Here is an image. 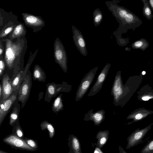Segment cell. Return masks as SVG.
<instances>
[{
	"label": "cell",
	"mask_w": 153,
	"mask_h": 153,
	"mask_svg": "<svg viewBox=\"0 0 153 153\" xmlns=\"http://www.w3.org/2000/svg\"><path fill=\"white\" fill-rule=\"evenodd\" d=\"M3 71L0 68V76H2L3 74Z\"/></svg>",
	"instance_id": "cell-35"
},
{
	"label": "cell",
	"mask_w": 153,
	"mask_h": 153,
	"mask_svg": "<svg viewBox=\"0 0 153 153\" xmlns=\"http://www.w3.org/2000/svg\"><path fill=\"white\" fill-rule=\"evenodd\" d=\"M93 22L95 26L99 25L102 22L103 15L99 8L95 9L93 13Z\"/></svg>",
	"instance_id": "cell-19"
},
{
	"label": "cell",
	"mask_w": 153,
	"mask_h": 153,
	"mask_svg": "<svg viewBox=\"0 0 153 153\" xmlns=\"http://www.w3.org/2000/svg\"><path fill=\"white\" fill-rule=\"evenodd\" d=\"M141 153H153V139L149 141L141 150Z\"/></svg>",
	"instance_id": "cell-22"
},
{
	"label": "cell",
	"mask_w": 153,
	"mask_h": 153,
	"mask_svg": "<svg viewBox=\"0 0 153 153\" xmlns=\"http://www.w3.org/2000/svg\"><path fill=\"white\" fill-rule=\"evenodd\" d=\"M72 146L74 151L76 153L80 151L79 143L77 139L75 137H73L72 140Z\"/></svg>",
	"instance_id": "cell-23"
},
{
	"label": "cell",
	"mask_w": 153,
	"mask_h": 153,
	"mask_svg": "<svg viewBox=\"0 0 153 153\" xmlns=\"http://www.w3.org/2000/svg\"><path fill=\"white\" fill-rule=\"evenodd\" d=\"M33 76L34 80L39 82H45L46 79L45 73L41 66L36 65L33 68Z\"/></svg>",
	"instance_id": "cell-14"
},
{
	"label": "cell",
	"mask_w": 153,
	"mask_h": 153,
	"mask_svg": "<svg viewBox=\"0 0 153 153\" xmlns=\"http://www.w3.org/2000/svg\"><path fill=\"white\" fill-rule=\"evenodd\" d=\"M108 5L109 10L113 15L119 19L123 25L131 28L139 26L142 23V21L137 16L126 8L117 4H112L111 2Z\"/></svg>",
	"instance_id": "cell-1"
},
{
	"label": "cell",
	"mask_w": 153,
	"mask_h": 153,
	"mask_svg": "<svg viewBox=\"0 0 153 153\" xmlns=\"http://www.w3.org/2000/svg\"><path fill=\"white\" fill-rule=\"evenodd\" d=\"M18 91L13 92L7 99L0 100V124L16 100Z\"/></svg>",
	"instance_id": "cell-9"
},
{
	"label": "cell",
	"mask_w": 153,
	"mask_h": 153,
	"mask_svg": "<svg viewBox=\"0 0 153 153\" xmlns=\"http://www.w3.org/2000/svg\"><path fill=\"white\" fill-rule=\"evenodd\" d=\"M146 74V72H145V71H143L142 72V74H143V75H144V74Z\"/></svg>",
	"instance_id": "cell-37"
},
{
	"label": "cell",
	"mask_w": 153,
	"mask_h": 153,
	"mask_svg": "<svg viewBox=\"0 0 153 153\" xmlns=\"http://www.w3.org/2000/svg\"><path fill=\"white\" fill-rule=\"evenodd\" d=\"M22 15L25 25L33 28V32H39L45 25V22L40 16L27 13H23Z\"/></svg>",
	"instance_id": "cell-6"
},
{
	"label": "cell",
	"mask_w": 153,
	"mask_h": 153,
	"mask_svg": "<svg viewBox=\"0 0 153 153\" xmlns=\"http://www.w3.org/2000/svg\"><path fill=\"white\" fill-rule=\"evenodd\" d=\"M16 133L18 135L19 137H22V136L23 134L22 131L19 129H18Z\"/></svg>",
	"instance_id": "cell-30"
},
{
	"label": "cell",
	"mask_w": 153,
	"mask_h": 153,
	"mask_svg": "<svg viewBox=\"0 0 153 153\" xmlns=\"http://www.w3.org/2000/svg\"><path fill=\"white\" fill-rule=\"evenodd\" d=\"M1 89V98L0 100L7 99L11 95L13 92L11 79L7 74L3 76Z\"/></svg>",
	"instance_id": "cell-10"
},
{
	"label": "cell",
	"mask_w": 153,
	"mask_h": 153,
	"mask_svg": "<svg viewBox=\"0 0 153 153\" xmlns=\"http://www.w3.org/2000/svg\"><path fill=\"white\" fill-rule=\"evenodd\" d=\"M2 96V89H1V84H0V100H1V97Z\"/></svg>",
	"instance_id": "cell-34"
},
{
	"label": "cell",
	"mask_w": 153,
	"mask_h": 153,
	"mask_svg": "<svg viewBox=\"0 0 153 153\" xmlns=\"http://www.w3.org/2000/svg\"><path fill=\"white\" fill-rule=\"evenodd\" d=\"M119 153H127L120 146H119Z\"/></svg>",
	"instance_id": "cell-28"
},
{
	"label": "cell",
	"mask_w": 153,
	"mask_h": 153,
	"mask_svg": "<svg viewBox=\"0 0 153 153\" xmlns=\"http://www.w3.org/2000/svg\"><path fill=\"white\" fill-rule=\"evenodd\" d=\"M27 144L32 148H35L36 147V145L35 142L31 140H29L27 141Z\"/></svg>",
	"instance_id": "cell-24"
},
{
	"label": "cell",
	"mask_w": 153,
	"mask_h": 153,
	"mask_svg": "<svg viewBox=\"0 0 153 153\" xmlns=\"http://www.w3.org/2000/svg\"><path fill=\"white\" fill-rule=\"evenodd\" d=\"M143 117V116L141 114H138L135 117V120H138L141 119Z\"/></svg>",
	"instance_id": "cell-26"
},
{
	"label": "cell",
	"mask_w": 153,
	"mask_h": 153,
	"mask_svg": "<svg viewBox=\"0 0 153 153\" xmlns=\"http://www.w3.org/2000/svg\"><path fill=\"white\" fill-rule=\"evenodd\" d=\"M143 4V14L144 17L149 20L152 19L153 16L152 10L149 6L148 1L147 0H141Z\"/></svg>",
	"instance_id": "cell-18"
},
{
	"label": "cell",
	"mask_w": 153,
	"mask_h": 153,
	"mask_svg": "<svg viewBox=\"0 0 153 153\" xmlns=\"http://www.w3.org/2000/svg\"><path fill=\"white\" fill-rule=\"evenodd\" d=\"M94 153H103V152L100 149L96 147L95 149Z\"/></svg>",
	"instance_id": "cell-31"
},
{
	"label": "cell",
	"mask_w": 153,
	"mask_h": 153,
	"mask_svg": "<svg viewBox=\"0 0 153 153\" xmlns=\"http://www.w3.org/2000/svg\"><path fill=\"white\" fill-rule=\"evenodd\" d=\"M53 55L55 62L59 65L65 73H66L68 71L66 52L62 43L57 37L54 43Z\"/></svg>",
	"instance_id": "cell-2"
},
{
	"label": "cell",
	"mask_w": 153,
	"mask_h": 153,
	"mask_svg": "<svg viewBox=\"0 0 153 153\" xmlns=\"http://www.w3.org/2000/svg\"><path fill=\"white\" fill-rule=\"evenodd\" d=\"M62 94H60L55 99L52 103L51 109L53 111L57 114L58 113L63 109L64 106L62 102Z\"/></svg>",
	"instance_id": "cell-16"
},
{
	"label": "cell",
	"mask_w": 153,
	"mask_h": 153,
	"mask_svg": "<svg viewBox=\"0 0 153 153\" xmlns=\"http://www.w3.org/2000/svg\"><path fill=\"white\" fill-rule=\"evenodd\" d=\"M12 110L10 116V125L15 123L19 119L20 110V105L16 101L12 108Z\"/></svg>",
	"instance_id": "cell-15"
},
{
	"label": "cell",
	"mask_w": 153,
	"mask_h": 153,
	"mask_svg": "<svg viewBox=\"0 0 153 153\" xmlns=\"http://www.w3.org/2000/svg\"><path fill=\"white\" fill-rule=\"evenodd\" d=\"M26 31L24 25L19 24L16 27L12 34L13 37H16L19 36L25 35Z\"/></svg>",
	"instance_id": "cell-21"
},
{
	"label": "cell",
	"mask_w": 153,
	"mask_h": 153,
	"mask_svg": "<svg viewBox=\"0 0 153 153\" xmlns=\"http://www.w3.org/2000/svg\"><path fill=\"white\" fill-rule=\"evenodd\" d=\"M28 70L27 69L25 68L23 70L21 71L18 73L13 75L11 79L13 92L19 91Z\"/></svg>",
	"instance_id": "cell-11"
},
{
	"label": "cell",
	"mask_w": 153,
	"mask_h": 153,
	"mask_svg": "<svg viewBox=\"0 0 153 153\" xmlns=\"http://www.w3.org/2000/svg\"><path fill=\"white\" fill-rule=\"evenodd\" d=\"M148 2L151 10L153 11V0H149Z\"/></svg>",
	"instance_id": "cell-29"
},
{
	"label": "cell",
	"mask_w": 153,
	"mask_h": 153,
	"mask_svg": "<svg viewBox=\"0 0 153 153\" xmlns=\"http://www.w3.org/2000/svg\"><path fill=\"white\" fill-rule=\"evenodd\" d=\"M109 132L108 131L106 130L100 131L97 134L96 137L97 139L96 147L101 149L107 142Z\"/></svg>",
	"instance_id": "cell-13"
},
{
	"label": "cell",
	"mask_w": 153,
	"mask_h": 153,
	"mask_svg": "<svg viewBox=\"0 0 153 153\" xmlns=\"http://www.w3.org/2000/svg\"><path fill=\"white\" fill-rule=\"evenodd\" d=\"M5 141L7 143L18 148L30 150L33 149V148L25 141L15 136H10L7 138Z\"/></svg>",
	"instance_id": "cell-12"
},
{
	"label": "cell",
	"mask_w": 153,
	"mask_h": 153,
	"mask_svg": "<svg viewBox=\"0 0 153 153\" xmlns=\"http://www.w3.org/2000/svg\"><path fill=\"white\" fill-rule=\"evenodd\" d=\"M46 90L44 100L49 103L51 99L55 97L61 92L70 93L71 90L72 86L66 82L63 81L62 84H56L54 82L48 83L46 85Z\"/></svg>",
	"instance_id": "cell-3"
},
{
	"label": "cell",
	"mask_w": 153,
	"mask_h": 153,
	"mask_svg": "<svg viewBox=\"0 0 153 153\" xmlns=\"http://www.w3.org/2000/svg\"><path fill=\"white\" fill-rule=\"evenodd\" d=\"M0 68L3 71L5 68V64L4 61L2 60H0Z\"/></svg>",
	"instance_id": "cell-27"
},
{
	"label": "cell",
	"mask_w": 153,
	"mask_h": 153,
	"mask_svg": "<svg viewBox=\"0 0 153 153\" xmlns=\"http://www.w3.org/2000/svg\"><path fill=\"white\" fill-rule=\"evenodd\" d=\"M149 43L144 38H141L133 42L131 45L133 49H140L143 51L145 50L149 46Z\"/></svg>",
	"instance_id": "cell-17"
},
{
	"label": "cell",
	"mask_w": 153,
	"mask_h": 153,
	"mask_svg": "<svg viewBox=\"0 0 153 153\" xmlns=\"http://www.w3.org/2000/svg\"><path fill=\"white\" fill-rule=\"evenodd\" d=\"M32 86L31 74L28 70L21 85L18 93V99L21 103L22 108L24 107L29 98Z\"/></svg>",
	"instance_id": "cell-4"
},
{
	"label": "cell",
	"mask_w": 153,
	"mask_h": 153,
	"mask_svg": "<svg viewBox=\"0 0 153 153\" xmlns=\"http://www.w3.org/2000/svg\"><path fill=\"white\" fill-rule=\"evenodd\" d=\"M44 92H41L39 93V100H40L42 98L43 96V95Z\"/></svg>",
	"instance_id": "cell-32"
},
{
	"label": "cell",
	"mask_w": 153,
	"mask_h": 153,
	"mask_svg": "<svg viewBox=\"0 0 153 153\" xmlns=\"http://www.w3.org/2000/svg\"><path fill=\"white\" fill-rule=\"evenodd\" d=\"M152 124L141 129L138 128L133 132L127 138V144L126 149H128L140 144L148 131Z\"/></svg>",
	"instance_id": "cell-5"
},
{
	"label": "cell",
	"mask_w": 153,
	"mask_h": 153,
	"mask_svg": "<svg viewBox=\"0 0 153 153\" xmlns=\"http://www.w3.org/2000/svg\"><path fill=\"white\" fill-rule=\"evenodd\" d=\"M97 68L91 70L82 79L76 94V102L81 99L88 90L93 79L94 71Z\"/></svg>",
	"instance_id": "cell-7"
},
{
	"label": "cell",
	"mask_w": 153,
	"mask_h": 153,
	"mask_svg": "<svg viewBox=\"0 0 153 153\" xmlns=\"http://www.w3.org/2000/svg\"><path fill=\"white\" fill-rule=\"evenodd\" d=\"M71 28L73 39L76 47L82 55L86 56L87 55L86 43L82 33L73 25Z\"/></svg>",
	"instance_id": "cell-8"
},
{
	"label": "cell",
	"mask_w": 153,
	"mask_h": 153,
	"mask_svg": "<svg viewBox=\"0 0 153 153\" xmlns=\"http://www.w3.org/2000/svg\"><path fill=\"white\" fill-rule=\"evenodd\" d=\"M3 50L1 48H0V55H1L3 52Z\"/></svg>",
	"instance_id": "cell-36"
},
{
	"label": "cell",
	"mask_w": 153,
	"mask_h": 153,
	"mask_svg": "<svg viewBox=\"0 0 153 153\" xmlns=\"http://www.w3.org/2000/svg\"><path fill=\"white\" fill-rule=\"evenodd\" d=\"M151 98V97L149 96L144 97H142V99L144 101H147Z\"/></svg>",
	"instance_id": "cell-33"
},
{
	"label": "cell",
	"mask_w": 153,
	"mask_h": 153,
	"mask_svg": "<svg viewBox=\"0 0 153 153\" xmlns=\"http://www.w3.org/2000/svg\"><path fill=\"white\" fill-rule=\"evenodd\" d=\"M40 126L42 130L47 129L49 132L50 138L53 137L54 135L55 131L52 124L49 123L47 121L45 120L41 123Z\"/></svg>",
	"instance_id": "cell-20"
},
{
	"label": "cell",
	"mask_w": 153,
	"mask_h": 153,
	"mask_svg": "<svg viewBox=\"0 0 153 153\" xmlns=\"http://www.w3.org/2000/svg\"><path fill=\"white\" fill-rule=\"evenodd\" d=\"M13 29V28L12 27H8L4 30L2 35V36H3L7 35Z\"/></svg>",
	"instance_id": "cell-25"
}]
</instances>
